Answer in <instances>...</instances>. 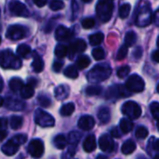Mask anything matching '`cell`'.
Segmentation results:
<instances>
[{
	"label": "cell",
	"mask_w": 159,
	"mask_h": 159,
	"mask_svg": "<svg viewBox=\"0 0 159 159\" xmlns=\"http://www.w3.org/2000/svg\"><path fill=\"white\" fill-rule=\"evenodd\" d=\"M114 11V3L110 0L99 1L96 5V13L98 18L102 22H107L110 20Z\"/></svg>",
	"instance_id": "cell-4"
},
{
	"label": "cell",
	"mask_w": 159,
	"mask_h": 159,
	"mask_svg": "<svg viewBox=\"0 0 159 159\" xmlns=\"http://www.w3.org/2000/svg\"><path fill=\"white\" fill-rule=\"evenodd\" d=\"M54 145L59 150H63L67 145V140L62 134H59L54 138Z\"/></svg>",
	"instance_id": "cell-29"
},
{
	"label": "cell",
	"mask_w": 159,
	"mask_h": 159,
	"mask_svg": "<svg viewBox=\"0 0 159 159\" xmlns=\"http://www.w3.org/2000/svg\"><path fill=\"white\" fill-rule=\"evenodd\" d=\"M87 48V44L83 39H76L73 43H71L69 49H67L69 59H74L76 53H80L85 51Z\"/></svg>",
	"instance_id": "cell-13"
},
{
	"label": "cell",
	"mask_w": 159,
	"mask_h": 159,
	"mask_svg": "<svg viewBox=\"0 0 159 159\" xmlns=\"http://www.w3.org/2000/svg\"><path fill=\"white\" fill-rule=\"evenodd\" d=\"M135 149H136V143L131 140H128L122 145L121 151L124 155H130L135 151Z\"/></svg>",
	"instance_id": "cell-24"
},
{
	"label": "cell",
	"mask_w": 159,
	"mask_h": 159,
	"mask_svg": "<svg viewBox=\"0 0 159 159\" xmlns=\"http://www.w3.org/2000/svg\"><path fill=\"white\" fill-rule=\"evenodd\" d=\"M28 34H29V31L27 27L20 25V24H13L7 28L6 36L8 39L15 41V40H20V39L24 38Z\"/></svg>",
	"instance_id": "cell-7"
},
{
	"label": "cell",
	"mask_w": 159,
	"mask_h": 159,
	"mask_svg": "<svg viewBox=\"0 0 159 159\" xmlns=\"http://www.w3.org/2000/svg\"><path fill=\"white\" fill-rule=\"evenodd\" d=\"M37 102L43 107H49L51 105V100L49 99V97L43 94L37 97Z\"/></svg>",
	"instance_id": "cell-40"
},
{
	"label": "cell",
	"mask_w": 159,
	"mask_h": 159,
	"mask_svg": "<svg viewBox=\"0 0 159 159\" xmlns=\"http://www.w3.org/2000/svg\"><path fill=\"white\" fill-rule=\"evenodd\" d=\"M34 121L42 128H52L55 125V119L53 116L41 109L35 110Z\"/></svg>",
	"instance_id": "cell-8"
},
{
	"label": "cell",
	"mask_w": 159,
	"mask_h": 159,
	"mask_svg": "<svg viewBox=\"0 0 159 159\" xmlns=\"http://www.w3.org/2000/svg\"><path fill=\"white\" fill-rule=\"evenodd\" d=\"M64 6H65L64 3L62 1H60V0H53L49 3V7L53 11L61 10L64 7Z\"/></svg>",
	"instance_id": "cell-42"
},
{
	"label": "cell",
	"mask_w": 159,
	"mask_h": 159,
	"mask_svg": "<svg viewBox=\"0 0 159 159\" xmlns=\"http://www.w3.org/2000/svg\"><path fill=\"white\" fill-rule=\"evenodd\" d=\"M69 93H70V89L66 85H60L54 90L55 97L59 101L65 100L69 96Z\"/></svg>",
	"instance_id": "cell-18"
},
{
	"label": "cell",
	"mask_w": 159,
	"mask_h": 159,
	"mask_svg": "<svg viewBox=\"0 0 159 159\" xmlns=\"http://www.w3.org/2000/svg\"><path fill=\"white\" fill-rule=\"evenodd\" d=\"M4 103L7 109L13 110V111H20L25 108V103L22 101L15 99V98H11V97H7L4 101Z\"/></svg>",
	"instance_id": "cell-16"
},
{
	"label": "cell",
	"mask_w": 159,
	"mask_h": 159,
	"mask_svg": "<svg viewBox=\"0 0 159 159\" xmlns=\"http://www.w3.org/2000/svg\"><path fill=\"white\" fill-rule=\"evenodd\" d=\"M17 53L20 57L21 58H29L32 54V49L30 48V46L26 45V44H20L18 48H17Z\"/></svg>",
	"instance_id": "cell-22"
},
{
	"label": "cell",
	"mask_w": 159,
	"mask_h": 159,
	"mask_svg": "<svg viewBox=\"0 0 159 159\" xmlns=\"http://www.w3.org/2000/svg\"><path fill=\"white\" fill-rule=\"evenodd\" d=\"M112 69L107 63L95 65L88 74V80L92 83H100L110 77Z\"/></svg>",
	"instance_id": "cell-1"
},
{
	"label": "cell",
	"mask_w": 159,
	"mask_h": 159,
	"mask_svg": "<svg viewBox=\"0 0 159 159\" xmlns=\"http://www.w3.org/2000/svg\"><path fill=\"white\" fill-rule=\"evenodd\" d=\"M32 67L35 73H40L44 70V61L42 58L36 53H34V61L32 63Z\"/></svg>",
	"instance_id": "cell-21"
},
{
	"label": "cell",
	"mask_w": 159,
	"mask_h": 159,
	"mask_svg": "<svg viewBox=\"0 0 159 159\" xmlns=\"http://www.w3.org/2000/svg\"><path fill=\"white\" fill-rule=\"evenodd\" d=\"M67 49L68 48L65 45L58 44L55 48V55L59 59H62L67 55Z\"/></svg>",
	"instance_id": "cell-36"
},
{
	"label": "cell",
	"mask_w": 159,
	"mask_h": 159,
	"mask_svg": "<svg viewBox=\"0 0 159 159\" xmlns=\"http://www.w3.org/2000/svg\"><path fill=\"white\" fill-rule=\"evenodd\" d=\"M125 87L128 89V91H129L130 93H139L144 89L145 84L143 79L139 75L135 74V75H131L128 78Z\"/></svg>",
	"instance_id": "cell-6"
},
{
	"label": "cell",
	"mask_w": 159,
	"mask_h": 159,
	"mask_svg": "<svg viewBox=\"0 0 159 159\" xmlns=\"http://www.w3.org/2000/svg\"><path fill=\"white\" fill-rule=\"evenodd\" d=\"M72 11H73V20H75L78 11V4L75 1L72 2Z\"/></svg>",
	"instance_id": "cell-49"
},
{
	"label": "cell",
	"mask_w": 159,
	"mask_h": 159,
	"mask_svg": "<svg viewBox=\"0 0 159 159\" xmlns=\"http://www.w3.org/2000/svg\"><path fill=\"white\" fill-rule=\"evenodd\" d=\"M131 93L128 91L125 86L123 85H115L108 89L106 92L107 99H120L129 97Z\"/></svg>",
	"instance_id": "cell-10"
},
{
	"label": "cell",
	"mask_w": 159,
	"mask_h": 159,
	"mask_svg": "<svg viewBox=\"0 0 159 159\" xmlns=\"http://www.w3.org/2000/svg\"><path fill=\"white\" fill-rule=\"evenodd\" d=\"M158 12L159 9H157V10L155 11V14H154L153 17H152V20H154V22L156 23V25H158Z\"/></svg>",
	"instance_id": "cell-55"
},
{
	"label": "cell",
	"mask_w": 159,
	"mask_h": 159,
	"mask_svg": "<svg viewBox=\"0 0 159 159\" xmlns=\"http://www.w3.org/2000/svg\"><path fill=\"white\" fill-rule=\"evenodd\" d=\"M90 64V59L87 56V55H82L80 57L77 58L76 61H75V65H76V69L78 68L79 70H83L86 69L87 67H89Z\"/></svg>",
	"instance_id": "cell-23"
},
{
	"label": "cell",
	"mask_w": 159,
	"mask_h": 159,
	"mask_svg": "<svg viewBox=\"0 0 159 159\" xmlns=\"http://www.w3.org/2000/svg\"><path fill=\"white\" fill-rule=\"evenodd\" d=\"M26 141H27V135L18 134L12 137L2 146V152L7 156H13L18 152L20 146L23 144Z\"/></svg>",
	"instance_id": "cell-3"
},
{
	"label": "cell",
	"mask_w": 159,
	"mask_h": 159,
	"mask_svg": "<svg viewBox=\"0 0 159 159\" xmlns=\"http://www.w3.org/2000/svg\"><path fill=\"white\" fill-rule=\"evenodd\" d=\"M119 127L123 133H129L133 129V123L131 120H129L128 118H123V119H121V121L119 123Z\"/></svg>",
	"instance_id": "cell-26"
},
{
	"label": "cell",
	"mask_w": 159,
	"mask_h": 159,
	"mask_svg": "<svg viewBox=\"0 0 159 159\" xmlns=\"http://www.w3.org/2000/svg\"><path fill=\"white\" fill-rule=\"evenodd\" d=\"M99 145H100V148L102 149V151L107 152V153L113 152V150L115 148L114 141H113L112 137L108 134H103L100 137Z\"/></svg>",
	"instance_id": "cell-14"
},
{
	"label": "cell",
	"mask_w": 159,
	"mask_h": 159,
	"mask_svg": "<svg viewBox=\"0 0 159 159\" xmlns=\"http://www.w3.org/2000/svg\"><path fill=\"white\" fill-rule=\"evenodd\" d=\"M129 71H130V68L126 65V66L119 67L118 70H117V72H116V74H117V76L119 78H124V77H126L129 75Z\"/></svg>",
	"instance_id": "cell-44"
},
{
	"label": "cell",
	"mask_w": 159,
	"mask_h": 159,
	"mask_svg": "<svg viewBox=\"0 0 159 159\" xmlns=\"http://www.w3.org/2000/svg\"><path fill=\"white\" fill-rule=\"evenodd\" d=\"M97 143H96V138L94 135H89L83 143V148L87 153H91L96 149Z\"/></svg>",
	"instance_id": "cell-19"
},
{
	"label": "cell",
	"mask_w": 159,
	"mask_h": 159,
	"mask_svg": "<svg viewBox=\"0 0 159 159\" xmlns=\"http://www.w3.org/2000/svg\"><path fill=\"white\" fill-rule=\"evenodd\" d=\"M37 82H38L37 79H35V78H34V77H29V78L27 79V85L33 87L34 89V87L37 86Z\"/></svg>",
	"instance_id": "cell-53"
},
{
	"label": "cell",
	"mask_w": 159,
	"mask_h": 159,
	"mask_svg": "<svg viewBox=\"0 0 159 159\" xmlns=\"http://www.w3.org/2000/svg\"><path fill=\"white\" fill-rule=\"evenodd\" d=\"M62 65H63V61H60V60H59V61H55L54 63H53V70H54L55 72L59 73V72L61 71Z\"/></svg>",
	"instance_id": "cell-48"
},
{
	"label": "cell",
	"mask_w": 159,
	"mask_h": 159,
	"mask_svg": "<svg viewBox=\"0 0 159 159\" xmlns=\"http://www.w3.org/2000/svg\"><path fill=\"white\" fill-rule=\"evenodd\" d=\"M136 41H137V34H135V32L129 31L125 35V39H124L125 45L124 46H126L127 48H130L136 43Z\"/></svg>",
	"instance_id": "cell-25"
},
{
	"label": "cell",
	"mask_w": 159,
	"mask_h": 159,
	"mask_svg": "<svg viewBox=\"0 0 159 159\" xmlns=\"http://www.w3.org/2000/svg\"><path fill=\"white\" fill-rule=\"evenodd\" d=\"M96 159H108L105 156H102V155H100V156H98L97 157V158Z\"/></svg>",
	"instance_id": "cell-59"
},
{
	"label": "cell",
	"mask_w": 159,
	"mask_h": 159,
	"mask_svg": "<svg viewBox=\"0 0 159 159\" xmlns=\"http://www.w3.org/2000/svg\"><path fill=\"white\" fill-rule=\"evenodd\" d=\"M20 59L15 55L11 49H4L0 51V66L4 69H20L21 67Z\"/></svg>",
	"instance_id": "cell-2"
},
{
	"label": "cell",
	"mask_w": 159,
	"mask_h": 159,
	"mask_svg": "<svg viewBox=\"0 0 159 159\" xmlns=\"http://www.w3.org/2000/svg\"><path fill=\"white\" fill-rule=\"evenodd\" d=\"M7 120L6 117L0 118V130H7Z\"/></svg>",
	"instance_id": "cell-51"
},
{
	"label": "cell",
	"mask_w": 159,
	"mask_h": 159,
	"mask_svg": "<svg viewBox=\"0 0 159 159\" xmlns=\"http://www.w3.org/2000/svg\"><path fill=\"white\" fill-rule=\"evenodd\" d=\"M55 37L58 41H69L73 37V33L70 29L63 25H60L57 27L55 31Z\"/></svg>",
	"instance_id": "cell-15"
},
{
	"label": "cell",
	"mask_w": 159,
	"mask_h": 159,
	"mask_svg": "<svg viewBox=\"0 0 159 159\" xmlns=\"http://www.w3.org/2000/svg\"><path fill=\"white\" fill-rule=\"evenodd\" d=\"M75 108V106L73 102H68V103L61 106L60 113L62 116H70L74 113Z\"/></svg>",
	"instance_id": "cell-31"
},
{
	"label": "cell",
	"mask_w": 159,
	"mask_h": 159,
	"mask_svg": "<svg viewBox=\"0 0 159 159\" xmlns=\"http://www.w3.org/2000/svg\"><path fill=\"white\" fill-rule=\"evenodd\" d=\"M110 134L112 135V137H115V138H120L121 137V134H120V132H119L117 128H113L110 130Z\"/></svg>",
	"instance_id": "cell-52"
},
{
	"label": "cell",
	"mask_w": 159,
	"mask_h": 159,
	"mask_svg": "<svg viewBox=\"0 0 159 159\" xmlns=\"http://www.w3.org/2000/svg\"><path fill=\"white\" fill-rule=\"evenodd\" d=\"M103 38H104L103 34L99 32V33H95V34H91L89 36V43L91 46H98L103 41Z\"/></svg>",
	"instance_id": "cell-34"
},
{
	"label": "cell",
	"mask_w": 159,
	"mask_h": 159,
	"mask_svg": "<svg viewBox=\"0 0 159 159\" xmlns=\"http://www.w3.org/2000/svg\"><path fill=\"white\" fill-rule=\"evenodd\" d=\"M92 56L96 61H101L105 58V52L102 48H96L92 50Z\"/></svg>",
	"instance_id": "cell-39"
},
{
	"label": "cell",
	"mask_w": 159,
	"mask_h": 159,
	"mask_svg": "<svg viewBox=\"0 0 159 159\" xmlns=\"http://www.w3.org/2000/svg\"><path fill=\"white\" fill-rule=\"evenodd\" d=\"M3 104H4V100H3V98H2V97H0V107H1Z\"/></svg>",
	"instance_id": "cell-60"
},
{
	"label": "cell",
	"mask_w": 159,
	"mask_h": 159,
	"mask_svg": "<svg viewBox=\"0 0 159 159\" xmlns=\"http://www.w3.org/2000/svg\"><path fill=\"white\" fill-rule=\"evenodd\" d=\"M121 112H122V114L124 116L129 117L128 119L133 120V119H137V118H139L141 116L142 108L137 102L129 101V102H126L122 105Z\"/></svg>",
	"instance_id": "cell-5"
},
{
	"label": "cell",
	"mask_w": 159,
	"mask_h": 159,
	"mask_svg": "<svg viewBox=\"0 0 159 159\" xmlns=\"http://www.w3.org/2000/svg\"><path fill=\"white\" fill-rule=\"evenodd\" d=\"M142 55H143V49H142V48L141 47H137V48H135L134 51H133V57L136 60H138V59H140L142 57Z\"/></svg>",
	"instance_id": "cell-50"
},
{
	"label": "cell",
	"mask_w": 159,
	"mask_h": 159,
	"mask_svg": "<svg viewBox=\"0 0 159 159\" xmlns=\"http://www.w3.org/2000/svg\"><path fill=\"white\" fill-rule=\"evenodd\" d=\"M98 118L102 124H107L111 119L110 109L107 107H102L98 112Z\"/></svg>",
	"instance_id": "cell-20"
},
{
	"label": "cell",
	"mask_w": 159,
	"mask_h": 159,
	"mask_svg": "<svg viewBox=\"0 0 159 159\" xmlns=\"http://www.w3.org/2000/svg\"><path fill=\"white\" fill-rule=\"evenodd\" d=\"M0 14H1V10H0Z\"/></svg>",
	"instance_id": "cell-63"
},
{
	"label": "cell",
	"mask_w": 159,
	"mask_h": 159,
	"mask_svg": "<svg viewBox=\"0 0 159 159\" xmlns=\"http://www.w3.org/2000/svg\"><path fill=\"white\" fill-rule=\"evenodd\" d=\"M8 8L11 14L19 17H29L30 13L26 6L20 1H11L8 4Z\"/></svg>",
	"instance_id": "cell-12"
},
{
	"label": "cell",
	"mask_w": 159,
	"mask_h": 159,
	"mask_svg": "<svg viewBox=\"0 0 159 159\" xmlns=\"http://www.w3.org/2000/svg\"><path fill=\"white\" fill-rule=\"evenodd\" d=\"M9 123H10L11 129L16 130V129H19L21 128V126L23 124V118L20 116H12L10 117Z\"/></svg>",
	"instance_id": "cell-32"
},
{
	"label": "cell",
	"mask_w": 159,
	"mask_h": 159,
	"mask_svg": "<svg viewBox=\"0 0 159 159\" xmlns=\"http://www.w3.org/2000/svg\"><path fill=\"white\" fill-rule=\"evenodd\" d=\"M84 3H90V0H84Z\"/></svg>",
	"instance_id": "cell-61"
},
{
	"label": "cell",
	"mask_w": 159,
	"mask_h": 159,
	"mask_svg": "<svg viewBox=\"0 0 159 159\" xmlns=\"http://www.w3.org/2000/svg\"><path fill=\"white\" fill-rule=\"evenodd\" d=\"M23 87V83L22 80L20 78L18 77H13L10 79L9 81V88L13 92H18L21 89V88Z\"/></svg>",
	"instance_id": "cell-27"
},
{
	"label": "cell",
	"mask_w": 159,
	"mask_h": 159,
	"mask_svg": "<svg viewBox=\"0 0 159 159\" xmlns=\"http://www.w3.org/2000/svg\"><path fill=\"white\" fill-rule=\"evenodd\" d=\"M3 87H4V83H3L2 78L0 77V92H1V91H2V89H3Z\"/></svg>",
	"instance_id": "cell-58"
},
{
	"label": "cell",
	"mask_w": 159,
	"mask_h": 159,
	"mask_svg": "<svg viewBox=\"0 0 159 159\" xmlns=\"http://www.w3.org/2000/svg\"><path fill=\"white\" fill-rule=\"evenodd\" d=\"M127 55H128V48L126 46H122L119 48L118 52H117L116 60L117 61H122V60H124L127 57Z\"/></svg>",
	"instance_id": "cell-46"
},
{
	"label": "cell",
	"mask_w": 159,
	"mask_h": 159,
	"mask_svg": "<svg viewBox=\"0 0 159 159\" xmlns=\"http://www.w3.org/2000/svg\"><path fill=\"white\" fill-rule=\"evenodd\" d=\"M131 9V6L129 3H125L123 5H121V7H119V16L121 19H126L130 12Z\"/></svg>",
	"instance_id": "cell-38"
},
{
	"label": "cell",
	"mask_w": 159,
	"mask_h": 159,
	"mask_svg": "<svg viewBox=\"0 0 159 159\" xmlns=\"http://www.w3.org/2000/svg\"><path fill=\"white\" fill-rule=\"evenodd\" d=\"M148 134H149L148 129H147L145 127H143V126L139 127V128L136 129V132H135L136 138H138V139H140V140L145 139V138L148 136Z\"/></svg>",
	"instance_id": "cell-41"
},
{
	"label": "cell",
	"mask_w": 159,
	"mask_h": 159,
	"mask_svg": "<svg viewBox=\"0 0 159 159\" xmlns=\"http://www.w3.org/2000/svg\"><path fill=\"white\" fill-rule=\"evenodd\" d=\"M7 135V130H0V142L3 141Z\"/></svg>",
	"instance_id": "cell-57"
},
{
	"label": "cell",
	"mask_w": 159,
	"mask_h": 159,
	"mask_svg": "<svg viewBox=\"0 0 159 159\" xmlns=\"http://www.w3.org/2000/svg\"><path fill=\"white\" fill-rule=\"evenodd\" d=\"M158 50L157 49V50H155L154 52H153V54H152V59H153V61H155V62H158L159 61V57H158Z\"/></svg>",
	"instance_id": "cell-56"
},
{
	"label": "cell",
	"mask_w": 159,
	"mask_h": 159,
	"mask_svg": "<svg viewBox=\"0 0 159 159\" xmlns=\"http://www.w3.org/2000/svg\"><path fill=\"white\" fill-rule=\"evenodd\" d=\"M34 4L36 5L37 7H44L46 4H47V1L46 0H34Z\"/></svg>",
	"instance_id": "cell-54"
},
{
	"label": "cell",
	"mask_w": 159,
	"mask_h": 159,
	"mask_svg": "<svg viewBox=\"0 0 159 159\" xmlns=\"http://www.w3.org/2000/svg\"><path fill=\"white\" fill-rule=\"evenodd\" d=\"M82 138V134L78 131H72L69 133L68 135V141L69 143L72 145V146H76L78 144V143L80 142Z\"/></svg>",
	"instance_id": "cell-28"
},
{
	"label": "cell",
	"mask_w": 159,
	"mask_h": 159,
	"mask_svg": "<svg viewBox=\"0 0 159 159\" xmlns=\"http://www.w3.org/2000/svg\"><path fill=\"white\" fill-rule=\"evenodd\" d=\"M75 146H72L71 145V147L69 148V150L62 155L61 159H70L75 155Z\"/></svg>",
	"instance_id": "cell-47"
},
{
	"label": "cell",
	"mask_w": 159,
	"mask_h": 159,
	"mask_svg": "<svg viewBox=\"0 0 159 159\" xmlns=\"http://www.w3.org/2000/svg\"><path fill=\"white\" fill-rule=\"evenodd\" d=\"M157 142L158 140L155 137H152L150 140H149V143H148V145H147V152L150 156H153V152L156 153V155H158L157 152H158V147H157Z\"/></svg>",
	"instance_id": "cell-33"
},
{
	"label": "cell",
	"mask_w": 159,
	"mask_h": 159,
	"mask_svg": "<svg viewBox=\"0 0 159 159\" xmlns=\"http://www.w3.org/2000/svg\"><path fill=\"white\" fill-rule=\"evenodd\" d=\"M150 109H151V112H152V115L155 118L156 121H157L159 118V105L157 102H154L151 103V106H150Z\"/></svg>",
	"instance_id": "cell-43"
},
{
	"label": "cell",
	"mask_w": 159,
	"mask_h": 159,
	"mask_svg": "<svg viewBox=\"0 0 159 159\" xmlns=\"http://www.w3.org/2000/svg\"><path fill=\"white\" fill-rule=\"evenodd\" d=\"M64 75L66 77L68 78H72V79H75L78 77V71L77 69L74 66V65H69L65 68L64 70Z\"/></svg>",
	"instance_id": "cell-35"
},
{
	"label": "cell",
	"mask_w": 159,
	"mask_h": 159,
	"mask_svg": "<svg viewBox=\"0 0 159 159\" xmlns=\"http://www.w3.org/2000/svg\"><path fill=\"white\" fill-rule=\"evenodd\" d=\"M102 91V88L101 86H89L86 89V94L89 96H97L100 95Z\"/></svg>",
	"instance_id": "cell-37"
},
{
	"label": "cell",
	"mask_w": 159,
	"mask_h": 159,
	"mask_svg": "<svg viewBox=\"0 0 159 159\" xmlns=\"http://www.w3.org/2000/svg\"><path fill=\"white\" fill-rule=\"evenodd\" d=\"M95 25V20L93 18H86L82 20V27L85 29H90L94 27Z\"/></svg>",
	"instance_id": "cell-45"
},
{
	"label": "cell",
	"mask_w": 159,
	"mask_h": 159,
	"mask_svg": "<svg viewBox=\"0 0 159 159\" xmlns=\"http://www.w3.org/2000/svg\"><path fill=\"white\" fill-rule=\"evenodd\" d=\"M0 43H1V37H0Z\"/></svg>",
	"instance_id": "cell-62"
},
{
	"label": "cell",
	"mask_w": 159,
	"mask_h": 159,
	"mask_svg": "<svg viewBox=\"0 0 159 159\" xmlns=\"http://www.w3.org/2000/svg\"><path fill=\"white\" fill-rule=\"evenodd\" d=\"M27 150H28V153L31 155V157H33L34 158H40L43 156L44 151H45L44 143L39 139H34L29 143Z\"/></svg>",
	"instance_id": "cell-11"
},
{
	"label": "cell",
	"mask_w": 159,
	"mask_h": 159,
	"mask_svg": "<svg viewBox=\"0 0 159 159\" xmlns=\"http://www.w3.org/2000/svg\"><path fill=\"white\" fill-rule=\"evenodd\" d=\"M152 10L151 7L149 6L148 3H145L141 8L140 11L137 15V19H136V24L143 27V26H147L152 22Z\"/></svg>",
	"instance_id": "cell-9"
},
{
	"label": "cell",
	"mask_w": 159,
	"mask_h": 159,
	"mask_svg": "<svg viewBox=\"0 0 159 159\" xmlns=\"http://www.w3.org/2000/svg\"><path fill=\"white\" fill-rule=\"evenodd\" d=\"M20 97L23 99H30L34 94V89L29 85H25L20 90Z\"/></svg>",
	"instance_id": "cell-30"
},
{
	"label": "cell",
	"mask_w": 159,
	"mask_h": 159,
	"mask_svg": "<svg viewBox=\"0 0 159 159\" xmlns=\"http://www.w3.org/2000/svg\"><path fill=\"white\" fill-rule=\"evenodd\" d=\"M95 126V119L91 116H83L78 120V127L83 130H90Z\"/></svg>",
	"instance_id": "cell-17"
}]
</instances>
